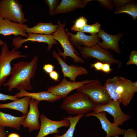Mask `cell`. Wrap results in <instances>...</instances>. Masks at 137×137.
<instances>
[{
  "mask_svg": "<svg viewBox=\"0 0 137 137\" xmlns=\"http://www.w3.org/2000/svg\"><path fill=\"white\" fill-rule=\"evenodd\" d=\"M88 20L85 17L80 16L75 20L70 30L74 31L77 29L81 28L87 24Z\"/></svg>",
  "mask_w": 137,
  "mask_h": 137,
  "instance_id": "obj_27",
  "label": "cell"
},
{
  "mask_svg": "<svg viewBox=\"0 0 137 137\" xmlns=\"http://www.w3.org/2000/svg\"><path fill=\"white\" fill-rule=\"evenodd\" d=\"M110 64L107 63H104L101 71L103 72L106 73H109L112 71L113 69L111 68Z\"/></svg>",
  "mask_w": 137,
  "mask_h": 137,
  "instance_id": "obj_37",
  "label": "cell"
},
{
  "mask_svg": "<svg viewBox=\"0 0 137 137\" xmlns=\"http://www.w3.org/2000/svg\"><path fill=\"white\" fill-rule=\"evenodd\" d=\"M127 65L135 64L137 65V52L133 50L131 52L129 56V59L127 63Z\"/></svg>",
  "mask_w": 137,
  "mask_h": 137,
  "instance_id": "obj_29",
  "label": "cell"
},
{
  "mask_svg": "<svg viewBox=\"0 0 137 137\" xmlns=\"http://www.w3.org/2000/svg\"><path fill=\"white\" fill-rule=\"evenodd\" d=\"M31 98L25 97L6 103H0V108H7L18 110L26 116L28 112L29 101Z\"/></svg>",
  "mask_w": 137,
  "mask_h": 137,
  "instance_id": "obj_22",
  "label": "cell"
},
{
  "mask_svg": "<svg viewBox=\"0 0 137 137\" xmlns=\"http://www.w3.org/2000/svg\"><path fill=\"white\" fill-rule=\"evenodd\" d=\"M52 54L53 57L57 59L58 63L61 66L64 77L68 78L71 81H76V79L78 76L87 75L88 74V70L84 67L77 66L74 64L68 65L56 51H53Z\"/></svg>",
  "mask_w": 137,
  "mask_h": 137,
  "instance_id": "obj_14",
  "label": "cell"
},
{
  "mask_svg": "<svg viewBox=\"0 0 137 137\" xmlns=\"http://www.w3.org/2000/svg\"><path fill=\"white\" fill-rule=\"evenodd\" d=\"M7 132L5 127L0 126V137H7Z\"/></svg>",
  "mask_w": 137,
  "mask_h": 137,
  "instance_id": "obj_38",
  "label": "cell"
},
{
  "mask_svg": "<svg viewBox=\"0 0 137 137\" xmlns=\"http://www.w3.org/2000/svg\"><path fill=\"white\" fill-rule=\"evenodd\" d=\"M96 105L87 94L77 91L64 98L61 107L68 114L77 115L89 113Z\"/></svg>",
  "mask_w": 137,
  "mask_h": 137,
  "instance_id": "obj_3",
  "label": "cell"
},
{
  "mask_svg": "<svg viewBox=\"0 0 137 137\" xmlns=\"http://www.w3.org/2000/svg\"><path fill=\"white\" fill-rule=\"evenodd\" d=\"M94 80L87 79L76 82L68 81L64 77L59 84L49 87L47 91L64 98L72 91L84 84L92 82Z\"/></svg>",
  "mask_w": 137,
  "mask_h": 137,
  "instance_id": "obj_11",
  "label": "cell"
},
{
  "mask_svg": "<svg viewBox=\"0 0 137 137\" xmlns=\"http://www.w3.org/2000/svg\"><path fill=\"white\" fill-rule=\"evenodd\" d=\"M91 0H62L55 9L53 15L69 12L77 8H83Z\"/></svg>",
  "mask_w": 137,
  "mask_h": 137,
  "instance_id": "obj_20",
  "label": "cell"
},
{
  "mask_svg": "<svg viewBox=\"0 0 137 137\" xmlns=\"http://www.w3.org/2000/svg\"><path fill=\"white\" fill-rule=\"evenodd\" d=\"M57 23V30L52 35L55 39L59 43L63 49L64 52H62L59 48H57L59 56H62L65 61L66 57H69L73 59L75 63H84L85 61L79 57L78 52L72 45L69 40L65 29L66 21H64L62 23L58 20Z\"/></svg>",
  "mask_w": 137,
  "mask_h": 137,
  "instance_id": "obj_4",
  "label": "cell"
},
{
  "mask_svg": "<svg viewBox=\"0 0 137 137\" xmlns=\"http://www.w3.org/2000/svg\"><path fill=\"white\" fill-rule=\"evenodd\" d=\"M133 1L128 3L123 6L116 8L114 13L115 14L126 13L135 20L137 18V5Z\"/></svg>",
  "mask_w": 137,
  "mask_h": 137,
  "instance_id": "obj_24",
  "label": "cell"
},
{
  "mask_svg": "<svg viewBox=\"0 0 137 137\" xmlns=\"http://www.w3.org/2000/svg\"><path fill=\"white\" fill-rule=\"evenodd\" d=\"M66 33L69 40L73 46H78L91 47L97 44L100 39L97 34L85 35L84 33L77 32L75 34L72 33L65 29Z\"/></svg>",
  "mask_w": 137,
  "mask_h": 137,
  "instance_id": "obj_15",
  "label": "cell"
},
{
  "mask_svg": "<svg viewBox=\"0 0 137 137\" xmlns=\"http://www.w3.org/2000/svg\"><path fill=\"white\" fill-rule=\"evenodd\" d=\"M26 116L24 115L15 116L0 111V126L12 128L19 130Z\"/></svg>",
  "mask_w": 137,
  "mask_h": 137,
  "instance_id": "obj_21",
  "label": "cell"
},
{
  "mask_svg": "<svg viewBox=\"0 0 137 137\" xmlns=\"http://www.w3.org/2000/svg\"><path fill=\"white\" fill-rule=\"evenodd\" d=\"M111 100L128 105L137 91V82L120 76L107 79L104 85Z\"/></svg>",
  "mask_w": 137,
  "mask_h": 137,
  "instance_id": "obj_2",
  "label": "cell"
},
{
  "mask_svg": "<svg viewBox=\"0 0 137 137\" xmlns=\"http://www.w3.org/2000/svg\"><path fill=\"white\" fill-rule=\"evenodd\" d=\"M76 47L82 57L85 59L94 58L103 63L115 64L119 67L122 65L121 61L116 59L111 53L101 48L97 44L91 47L78 46Z\"/></svg>",
  "mask_w": 137,
  "mask_h": 137,
  "instance_id": "obj_8",
  "label": "cell"
},
{
  "mask_svg": "<svg viewBox=\"0 0 137 137\" xmlns=\"http://www.w3.org/2000/svg\"><path fill=\"white\" fill-rule=\"evenodd\" d=\"M97 35L102 40V42H99L97 44L101 48L106 50L112 49L117 53H121L119 42L123 34L119 33L116 35H111L107 33L101 28Z\"/></svg>",
  "mask_w": 137,
  "mask_h": 137,
  "instance_id": "obj_18",
  "label": "cell"
},
{
  "mask_svg": "<svg viewBox=\"0 0 137 137\" xmlns=\"http://www.w3.org/2000/svg\"><path fill=\"white\" fill-rule=\"evenodd\" d=\"M59 0H45V2L49 8V13L51 15H53L55 9L59 4Z\"/></svg>",
  "mask_w": 137,
  "mask_h": 137,
  "instance_id": "obj_28",
  "label": "cell"
},
{
  "mask_svg": "<svg viewBox=\"0 0 137 137\" xmlns=\"http://www.w3.org/2000/svg\"><path fill=\"white\" fill-rule=\"evenodd\" d=\"M103 63L99 61H97L91 64L90 66L91 69L94 68L97 71H101Z\"/></svg>",
  "mask_w": 137,
  "mask_h": 137,
  "instance_id": "obj_34",
  "label": "cell"
},
{
  "mask_svg": "<svg viewBox=\"0 0 137 137\" xmlns=\"http://www.w3.org/2000/svg\"><path fill=\"white\" fill-rule=\"evenodd\" d=\"M76 90L88 95L96 105H104L111 100L104 85L98 80H94Z\"/></svg>",
  "mask_w": 137,
  "mask_h": 137,
  "instance_id": "obj_7",
  "label": "cell"
},
{
  "mask_svg": "<svg viewBox=\"0 0 137 137\" xmlns=\"http://www.w3.org/2000/svg\"><path fill=\"white\" fill-rule=\"evenodd\" d=\"M38 60V56H36L30 62L22 61L14 63L10 78L3 85L8 87L9 92L12 91L14 88L19 91L32 90L30 81L34 76Z\"/></svg>",
  "mask_w": 137,
  "mask_h": 137,
  "instance_id": "obj_1",
  "label": "cell"
},
{
  "mask_svg": "<svg viewBox=\"0 0 137 137\" xmlns=\"http://www.w3.org/2000/svg\"><path fill=\"white\" fill-rule=\"evenodd\" d=\"M123 135L124 137H137V131L131 128L126 130Z\"/></svg>",
  "mask_w": 137,
  "mask_h": 137,
  "instance_id": "obj_32",
  "label": "cell"
},
{
  "mask_svg": "<svg viewBox=\"0 0 137 137\" xmlns=\"http://www.w3.org/2000/svg\"><path fill=\"white\" fill-rule=\"evenodd\" d=\"M114 7L116 9L121 7L127 3L132 1L130 0H113Z\"/></svg>",
  "mask_w": 137,
  "mask_h": 137,
  "instance_id": "obj_31",
  "label": "cell"
},
{
  "mask_svg": "<svg viewBox=\"0 0 137 137\" xmlns=\"http://www.w3.org/2000/svg\"><path fill=\"white\" fill-rule=\"evenodd\" d=\"M119 102L111 100L103 105H96L92 112L97 113L101 112H107L113 118V124L118 126L122 125L126 121L129 119L130 115L127 114L122 110Z\"/></svg>",
  "mask_w": 137,
  "mask_h": 137,
  "instance_id": "obj_9",
  "label": "cell"
},
{
  "mask_svg": "<svg viewBox=\"0 0 137 137\" xmlns=\"http://www.w3.org/2000/svg\"><path fill=\"white\" fill-rule=\"evenodd\" d=\"M58 25L53 24L52 22H39L33 27L28 28L27 33H34L44 35H52L57 30Z\"/></svg>",
  "mask_w": 137,
  "mask_h": 137,
  "instance_id": "obj_23",
  "label": "cell"
},
{
  "mask_svg": "<svg viewBox=\"0 0 137 137\" xmlns=\"http://www.w3.org/2000/svg\"><path fill=\"white\" fill-rule=\"evenodd\" d=\"M4 42L2 40L0 39V46H2L4 44Z\"/></svg>",
  "mask_w": 137,
  "mask_h": 137,
  "instance_id": "obj_40",
  "label": "cell"
},
{
  "mask_svg": "<svg viewBox=\"0 0 137 137\" xmlns=\"http://www.w3.org/2000/svg\"><path fill=\"white\" fill-rule=\"evenodd\" d=\"M18 99L14 96L5 94L0 93V101H5L7 100L14 101Z\"/></svg>",
  "mask_w": 137,
  "mask_h": 137,
  "instance_id": "obj_33",
  "label": "cell"
},
{
  "mask_svg": "<svg viewBox=\"0 0 137 137\" xmlns=\"http://www.w3.org/2000/svg\"><path fill=\"white\" fill-rule=\"evenodd\" d=\"M29 27L25 24L15 23L7 19H3L0 25V35L4 36L11 35L22 36L27 38L26 29Z\"/></svg>",
  "mask_w": 137,
  "mask_h": 137,
  "instance_id": "obj_17",
  "label": "cell"
},
{
  "mask_svg": "<svg viewBox=\"0 0 137 137\" xmlns=\"http://www.w3.org/2000/svg\"><path fill=\"white\" fill-rule=\"evenodd\" d=\"M28 36L23 39L21 36H19L12 39V45L16 49L21 47L23 44L26 42H43L48 45L47 50L50 51L54 44H57V41L55 39L53 35H44L37 33H28Z\"/></svg>",
  "mask_w": 137,
  "mask_h": 137,
  "instance_id": "obj_12",
  "label": "cell"
},
{
  "mask_svg": "<svg viewBox=\"0 0 137 137\" xmlns=\"http://www.w3.org/2000/svg\"><path fill=\"white\" fill-rule=\"evenodd\" d=\"M97 1L100 2L101 6L108 9H112L114 7L113 0H98Z\"/></svg>",
  "mask_w": 137,
  "mask_h": 137,
  "instance_id": "obj_30",
  "label": "cell"
},
{
  "mask_svg": "<svg viewBox=\"0 0 137 137\" xmlns=\"http://www.w3.org/2000/svg\"><path fill=\"white\" fill-rule=\"evenodd\" d=\"M7 137H20L18 134L15 133H11L8 134Z\"/></svg>",
  "mask_w": 137,
  "mask_h": 137,
  "instance_id": "obj_39",
  "label": "cell"
},
{
  "mask_svg": "<svg viewBox=\"0 0 137 137\" xmlns=\"http://www.w3.org/2000/svg\"><path fill=\"white\" fill-rule=\"evenodd\" d=\"M14 96L18 98L29 97L34 99L41 101H46L51 103L54 102L61 99L62 98L60 96L55 95L53 93L43 91L37 92H30L22 90L16 94Z\"/></svg>",
  "mask_w": 137,
  "mask_h": 137,
  "instance_id": "obj_19",
  "label": "cell"
},
{
  "mask_svg": "<svg viewBox=\"0 0 137 137\" xmlns=\"http://www.w3.org/2000/svg\"><path fill=\"white\" fill-rule=\"evenodd\" d=\"M85 116H94L99 119L102 129L106 133V137H119L120 135H123L126 130L111 123L107 118L105 112L97 113L91 112L85 114Z\"/></svg>",
  "mask_w": 137,
  "mask_h": 137,
  "instance_id": "obj_13",
  "label": "cell"
},
{
  "mask_svg": "<svg viewBox=\"0 0 137 137\" xmlns=\"http://www.w3.org/2000/svg\"><path fill=\"white\" fill-rule=\"evenodd\" d=\"M21 51L16 50L14 48L10 51L9 50L8 44L6 42L1 46L0 54V87L11 75L12 61L15 59L27 56L21 54Z\"/></svg>",
  "mask_w": 137,
  "mask_h": 137,
  "instance_id": "obj_5",
  "label": "cell"
},
{
  "mask_svg": "<svg viewBox=\"0 0 137 137\" xmlns=\"http://www.w3.org/2000/svg\"><path fill=\"white\" fill-rule=\"evenodd\" d=\"M40 102L31 98L29 101V110L22 125L24 128H28L29 132L39 129L40 113L38 105Z\"/></svg>",
  "mask_w": 137,
  "mask_h": 137,
  "instance_id": "obj_16",
  "label": "cell"
},
{
  "mask_svg": "<svg viewBox=\"0 0 137 137\" xmlns=\"http://www.w3.org/2000/svg\"><path fill=\"white\" fill-rule=\"evenodd\" d=\"M54 68L53 65L48 63L45 64L42 67L44 71L46 73L49 74L53 71Z\"/></svg>",
  "mask_w": 137,
  "mask_h": 137,
  "instance_id": "obj_35",
  "label": "cell"
},
{
  "mask_svg": "<svg viewBox=\"0 0 137 137\" xmlns=\"http://www.w3.org/2000/svg\"><path fill=\"white\" fill-rule=\"evenodd\" d=\"M83 115H80L74 117L70 115L67 117H63V119H67L69 121V128L67 131L64 134L62 135L55 134L54 137H73L76 125Z\"/></svg>",
  "mask_w": 137,
  "mask_h": 137,
  "instance_id": "obj_25",
  "label": "cell"
},
{
  "mask_svg": "<svg viewBox=\"0 0 137 137\" xmlns=\"http://www.w3.org/2000/svg\"><path fill=\"white\" fill-rule=\"evenodd\" d=\"M40 124L39 131L36 137H45L48 135L60 133L58 129L62 127H68L70 122L67 119H63L59 121L52 120L42 114L40 116Z\"/></svg>",
  "mask_w": 137,
  "mask_h": 137,
  "instance_id": "obj_10",
  "label": "cell"
},
{
  "mask_svg": "<svg viewBox=\"0 0 137 137\" xmlns=\"http://www.w3.org/2000/svg\"><path fill=\"white\" fill-rule=\"evenodd\" d=\"M50 78L56 82H59V75L58 73L56 71L54 70L49 74Z\"/></svg>",
  "mask_w": 137,
  "mask_h": 137,
  "instance_id": "obj_36",
  "label": "cell"
},
{
  "mask_svg": "<svg viewBox=\"0 0 137 137\" xmlns=\"http://www.w3.org/2000/svg\"><path fill=\"white\" fill-rule=\"evenodd\" d=\"M23 6L17 0H1L0 15L3 19L24 24L27 20L22 10Z\"/></svg>",
  "mask_w": 137,
  "mask_h": 137,
  "instance_id": "obj_6",
  "label": "cell"
},
{
  "mask_svg": "<svg viewBox=\"0 0 137 137\" xmlns=\"http://www.w3.org/2000/svg\"><path fill=\"white\" fill-rule=\"evenodd\" d=\"M3 18L2 17V16L0 15V25L1 24V22L2 20L3 19Z\"/></svg>",
  "mask_w": 137,
  "mask_h": 137,
  "instance_id": "obj_41",
  "label": "cell"
},
{
  "mask_svg": "<svg viewBox=\"0 0 137 137\" xmlns=\"http://www.w3.org/2000/svg\"><path fill=\"white\" fill-rule=\"evenodd\" d=\"M101 26V25L96 22L94 24L89 25L87 24L81 28L76 29L74 31L88 33L91 34H97L99 32Z\"/></svg>",
  "mask_w": 137,
  "mask_h": 137,
  "instance_id": "obj_26",
  "label": "cell"
}]
</instances>
